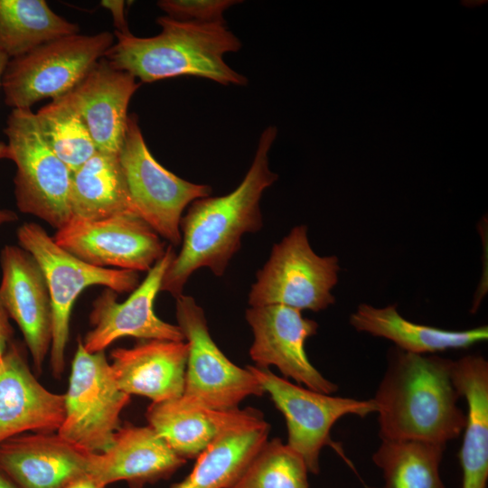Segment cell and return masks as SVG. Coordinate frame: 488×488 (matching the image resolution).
Segmentation results:
<instances>
[{
	"instance_id": "1",
	"label": "cell",
	"mask_w": 488,
	"mask_h": 488,
	"mask_svg": "<svg viewBox=\"0 0 488 488\" xmlns=\"http://www.w3.org/2000/svg\"><path fill=\"white\" fill-rule=\"evenodd\" d=\"M277 133L274 126L261 133L251 165L235 190L223 196L200 198L189 205L180 223L181 250L167 267L160 291L178 297L189 277L202 267L222 276L240 248L241 237L261 229L260 200L277 179L268 164Z\"/></svg>"
},
{
	"instance_id": "2",
	"label": "cell",
	"mask_w": 488,
	"mask_h": 488,
	"mask_svg": "<svg viewBox=\"0 0 488 488\" xmlns=\"http://www.w3.org/2000/svg\"><path fill=\"white\" fill-rule=\"evenodd\" d=\"M455 361L415 354L397 347L372 399L381 439L415 440L446 446L466 423L454 383Z\"/></svg>"
},
{
	"instance_id": "3",
	"label": "cell",
	"mask_w": 488,
	"mask_h": 488,
	"mask_svg": "<svg viewBox=\"0 0 488 488\" xmlns=\"http://www.w3.org/2000/svg\"><path fill=\"white\" fill-rule=\"evenodd\" d=\"M156 23L161 32L152 37L115 32L116 41L104 58L140 83L182 76L204 78L221 85L248 83L244 75L224 61L226 53L241 48L240 41L225 23L183 22L166 15L159 16Z\"/></svg>"
},
{
	"instance_id": "4",
	"label": "cell",
	"mask_w": 488,
	"mask_h": 488,
	"mask_svg": "<svg viewBox=\"0 0 488 488\" xmlns=\"http://www.w3.org/2000/svg\"><path fill=\"white\" fill-rule=\"evenodd\" d=\"M18 244L37 261L46 279L52 309L50 362L52 375L60 378L65 368L74 302L87 287L102 286L117 294L133 292L139 285L137 272L103 268L88 264L60 247L35 222H25L16 231Z\"/></svg>"
},
{
	"instance_id": "5",
	"label": "cell",
	"mask_w": 488,
	"mask_h": 488,
	"mask_svg": "<svg viewBox=\"0 0 488 488\" xmlns=\"http://www.w3.org/2000/svg\"><path fill=\"white\" fill-rule=\"evenodd\" d=\"M115 41L108 31L79 33L10 59L1 80L5 105L12 109H32L41 100L66 95L104 58Z\"/></svg>"
},
{
	"instance_id": "6",
	"label": "cell",
	"mask_w": 488,
	"mask_h": 488,
	"mask_svg": "<svg viewBox=\"0 0 488 488\" xmlns=\"http://www.w3.org/2000/svg\"><path fill=\"white\" fill-rule=\"evenodd\" d=\"M4 132L14 178L18 210L59 230L71 219V172L42 138L32 109H12Z\"/></svg>"
},
{
	"instance_id": "7",
	"label": "cell",
	"mask_w": 488,
	"mask_h": 488,
	"mask_svg": "<svg viewBox=\"0 0 488 488\" xmlns=\"http://www.w3.org/2000/svg\"><path fill=\"white\" fill-rule=\"evenodd\" d=\"M339 271L338 258L317 255L306 227L296 226L273 246L267 261L257 272L249 305H281L301 312L324 310L335 301L332 290Z\"/></svg>"
},
{
	"instance_id": "8",
	"label": "cell",
	"mask_w": 488,
	"mask_h": 488,
	"mask_svg": "<svg viewBox=\"0 0 488 488\" xmlns=\"http://www.w3.org/2000/svg\"><path fill=\"white\" fill-rule=\"evenodd\" d=\"M119 160L136 214L171 246L181 244L183 212L193 201L210 196L211 188L188 182L160 164L133 113L127 118Z\"/></svg>"
},
{
	"instance_id": "9",
	"label": "cell",
	"mask_w": 488,
	"mask_h": 488,
	"mask_svg": "<svg viewBox=\"0 0 488 488\" xmlns=\"http://www.w3.org/2000/svg\"><path fill=\"white\" fill-rule=\"evenodd\" d=\"M64 397L65 417L57 433L88 452L105 451L130 401V395L118 388L105 351L89 352L78 339Z\"/></svg>"
},
{
	"instance_id": "10",
	"label": "cell",
	"mask_w": 488,
	"mask_h": 488,
	"mask_svg": "<svg viewBox=\"0 0 488 488\" xmlns=\"http://www.w3.org/2000/svg\"><path fill=\"white\" fill-rule=\"evenodd\" d=\"M175 299L177 325L189 346L182 396L215 410L234 409L249 396H262L265 391L248 367L231 362L212 340L195 299L183 294Z\"/></svg>"
},
{
	"instance_id": "11",
	"label": "cell",
	"mask_w": 488,
	"mask_h": 488,
	"mask_svg": "<svg viewBox=\"0 0 488 488\" xmlns=\"http://www.w3.org/2000/svg\"><path fill=\"white\" fill-rule=\"evenodd\" d=\"M247 367L283 414L287 429L286 445L303 458L311 474H317L320 471L322 448L333 446L330 434L336 421L347 415L365 418L376 412L372 399L331 396L294 384L268 368Z\"/></svg>"
},
{
	"instance_id": "12",
	"label": "cell",
	"mask_w": 488,
	"mask_h": 488,
	"mask_svg": "<svg viewBox=\"0 0 488 488\" xmlns=\"http://www.w3.org/2000/svg\"><path fill=\"white\" fill-rule=\"evenodd\" d=\"M52 238L88 264L137 273L150 270L167 248L143 220L129 213L99 221L70 220Z\"/></svg>"
},
{
	"instance_id": "13",
	"label": "cell",
	"mask_w": 488,
	"mask_h": 488,
	"mask_svg": "<svg viewBox=\"0 0 488 488\" xmlns=\"http://www.w3.org/2000/svg\"><path fill=\"white\" fill-rule=\"evenodd\" d=\"M174 257L173 246L168 245L164 255L122 303L117 302L115 291L105 288L101 292L92 303L89 314L91 329L81 339L87 352H103L115 341L127 336L144 341H184L178 325L163 321L154 311L162 279Z\"/></svg>"
},
{
	"instance_id": "14",
	"label": "cell",
	"mask_w": 488,
	"mask_h": 488,
	"mask_svg": "<svg viewBox=\"0 0 488 488\" xmlns=\"http://www.w3.org/2000/svg\"><path fill=\"white\" fill-rule=\"evenodd\" d=\"M245 318L254 335L249 356L257 367L276 366L285 378L314 391L333 394L337 390L338 386L310 362L305 350V341L317 333L315 321L281 305L250 306Z\"/></svg>"
},
{
	"instance_id": "15",
	"label": "cell",
	"mask_w": 488,
	"mask_h": 488,
	"mask_svg": "<svg viewBox=\"0 0 488 488\" xmlns=\"http://www.w3.org/2000/svg\"><path fill=\"white\" fill-rule=\"evenodd\" d=\"M0 303L23 336L37 374L50 353L52 309L48 285L35 258L20 246L0 252Z\"/></svg>"
},
{
	"instance_id": "16",
	"label": "cell",
	"mask_w": 488,
	"mask_h": 488,
	"mask_svg": "<svg viewBox=\"0 0 488 488\" xmlns=\"http://www.w3.org/2000/svg\"><path fill=\"white\" fill-rule=\"evenodd\" d=\"M64 417V394L38 381L23 346L13 340L0 359V444L27 432H57Z\"/></svg>"
},
{
	"instance_id": "17",
	"label": "cell",
	"mask_w": 488,
	"mask_h": 488,
	"mask_svg": "<svg viewBox=\"0 0 488 488\" xmlns=\"http://www.w3.org/2000/svg\"><path fill=\"white\" fill-rule=\"evenodd\" d=\"M140 85L130 73L116 69L102 58L72 90L60 99L80 115L98 151L119 155L128 105Z\"/></svg>"
},
{
	"instance_id": "18",
	"label": "cell",
	"mask_w": 488,
	"mask_h": 488,
	"mask_svg": "<svg viewBox=\"0 0 488 488\" xmlns=\"http://www.w3.org/2000/svg\"><path fill=\"white\" fill-rule=\"evenodd\" d=\"M185 463L149 425L126 423L105 451L90 453L87 473L105 486L123 481L144 488L169 478Z\"/></svg>"
},
{
	"instance_id": "19",
	"label": "cell",
	"mask_w": 488,
	"mask_h": 488,
	"mask_svg": "<svg viewBox=\"0 0 488 488\" xmlns=\"http://www.w3.org/2000/svg\"><path fill=\"white\" fill-rule=\"evenodd\" d=\"M89 455L57 432H27L0 444V469L20 488H63L87 473Z\"/></svg>"
},
{
	"instance_id": "20",
	"label": "cell",
	"mask_w": 488,
	"mask_h": 488,
	"mask_svg": "<svg viewBox=\"0 0 488 488\" xmlns=\"http://www.w3.org/2000/svg\"><path fill=\"white\" fill-rule=\"evenodd\" d=\"M189 346L185 341L145 340L110 353L114 379L128 395L160 402L183 393Z\"/></svg>"
},
{
	"instance_id": "21",
	"label": "cell",
	"mask_w": 488,
	"mask_h": 488,
	"mask_svg": "<svg viewBox=\"0 0 488 488\" xmlns=\"http://www.w3.org/2000/svg\"><path fill=\"white\" fill-rule=\"evenodd\" d=\"M148 425L182 458H196L222 432L264 418L254 408L215 410L184 397L152 402L145 412Z\"/></svg>"
},
{
	"instance_id": "22",
	"label": "cell",
	"mask_w": 488,
	"mask_h": 488,
	"mask_svg": "<svg viewBox=\"0 0 488 488\" xmlns=\"http://www.w3.org/2000/svg\"><path fill=\"white\" fill-rule=\"evenodd\" d=\"M453 380L466 405V423L459 452L462 488H487L488 362L481 355L455 361Z\"/></svg>"
},
{
	"instance_id": "23",
	"label": "cell",
	"mask_w": 488,
	"mask_h": 488,
	"mask_svg": "<svg viewBox=\"0 0 488 488\" xmlns=\"http://www.w3.org/2000/svg\"><path fill=\"white\" fill-rule=\"evenodd\" d=\"M358 332L388 339L403 352L433 354L449 349H465L488 339V327L450 331L410 322L402 317L397 305L374 307L361 304L350 316Z\"/></svg>"
},
{
	"instance_id": "24",
	"label": "cell",
	"mask_w": 488,
	"mask_h": 488,
	"mask_svg": "<svg viewBox=\"0 0 488 488\" xmlns=\"http://www.w3.org/2000/svg\"><path fill=\"white\" fill-rule=\"evenodd\" d=\"M269 430L260 418L222 432L196 457L190 474L170 488H230L267 440Z\"/></svg>"
},
{
	"instance_id": "25",
	"label": "cell",
	"mask_w": 488,
	"mask_h": 488,
	"mask_svg": "<svg viewBox=\"0 0 488 488\" xmlns=\"http://www.w3.org/2000/svg\"><path fill=\"white\" fill-rule=\"evenodd\" d=\"M70 207V220L99 221L124 213L136 215L119 155L97 151L71 174Z\"/></svg>"
},
{
	"instance_id": "26",
	"label": "cell",
	"mask_w": 488,
	"mask_h": 488,
	"mask_svg": "<svg viewBox=\"0 0 488 488\" xmlns=\"http://www.w3.org/2000/svg\"><path fill=\"white\" fill-rule=\"evenodd\" d=\"M79 33L77 23L57 14L44 0H0V52L9 60Z\"/></svg>"
},
{
	"instance_id": "27",
	"label": "cell",
	"mask_w": 488,
	"mask_h": 488,
	"mask_svg": "<svg viewBox=\"0 0 488 488\" xmlns=\"http://www.w3.org/2000/svg\"><path fill=\"white\" fill-rule=\"evenodd\" d=\"M445 448L424 441L381 439L372 461L384 483L366 488H446L440 474Z\"/></svg>"
},
{
	"instance_id": "28",
	"label": "cell",
	"mask_w": 488,
	"mask_h": 488,
	"mask_svg": "<svg viewBox=\"0 0 488 488\" xmlns=\"http://www.w3.org/2000/svg\"><path fill=\"white\" fill-rule=\"evenodd\" d=\"M45 143L71 173L98 151L80 115L61 99H56L34 113Z\"/></svg>"
},
{
	"instance_id": "29",
	"label": "cell",
	"mask_w": 488,
	"mask_h": 488,
	"mask_svg": "<svg viewBox=\"0 0 488 488\" xmlns=\"http://www.w3.org/2000/svg\"><path fill=\"white\" fill-rule=\"evenodd\" d=\"M303 458L279 438L267 440L230 488H309Z\"/></svg>"
},
{
	"instance_id": "30",
	"label": "cell",
	"mask_w": 488,
	"mask_h": 488,
	"mask_svg": "<svg viewBox=\"0 0 488 488\" xmlns=\"http://www.w3.org/2000/svg\"><path fill=\"white\" fill-rule=\"evenodd\" d=\"M238 0H160L156 3L166 16L199 23H225L224 12Z\"/></svg>"
},
{
	"instance_id": "31",
	"label": "cell",
	"mask_w": 488,
	"mask_h": 488,
	"mask_svg": "<svg viewBox=\"0 0 488 488\" xmlns=\"http://www.w3.org/2000/svg\"><path fill=\"white\" fill-rule=\"evenodd\" d=\"M101 5L109 10L113 23L117 28L116 32L126 33L130 32L125 14L126 2L118 0H103Z\"/></svg>"
},
{
	"instance_id": "32",
	"label": "cell",
	"mask_w": 488,
	"mask_h": 488,
	"mask_svg": "<svg viewBox=\"0 0 488 488\" xmlns=\"http://www.w3.org/2000/svg\"><path fill=\"white\" fill-rule=\"evenodd\" d=\"M14 329L10 318L0 303V359L13 342Z\"/></svg>"
},
{
	"instance_id": "33",
	"label": "cell",
	"mask_w": 488,
	"mask_h": 488,
	"mask_svg": "<svg viewBox=\"0 0 488 488\" xmlns=\"http://www.w3.org/2000/svg\"><path fill=\"white\" fill-rule=\"evenodd\" d=\"M63 488H107V486L86 473L72 479Z\"/></svg>"
},
{
	"instance_id": "34",
	"label": "cell",
	"mask_w": 488,
	"mask_h": 488,
	"mask_svg": "<svg viewBox=\"0 0 488 488\" xmlns=\"http://www.w3.org/2000/svg\"><path fill=\"white\" fill-rule=\"evenodd\" d=\"M8 61V57L0 52V88L2 76ZM3 159H9V149L7 144L0 140V160Z\"/></svg>"
},
{
	"instance_id": "35",
	"label": "cell",
	"mask_w": 488,
	"mask_h": 488,
	"mask_svg": "<svg viewBox=\"0 0 488 488\" xmlns=\"http://www.w3.org/2000/svg\"><path fill=\"white\" fill-rule=\"evenodd\" d=\"M18 220L17 213L14 211L0 207V227L14 222Z\"/></svg>"
},
{
	"instance_id": "36",
	"label": "cell",
	"mask_w": 488,
	"mask_h": 488,
	"mask_svg": "<svg viewBox=\"0 0 488 488\" xmlns=\"http://www.w3.org/2000/svg\"><path fill=\"white\" fill-rule=\"evenodd\" d=\"M0 488H20L0 469Z\"/></svg>"
}]
</instances>
